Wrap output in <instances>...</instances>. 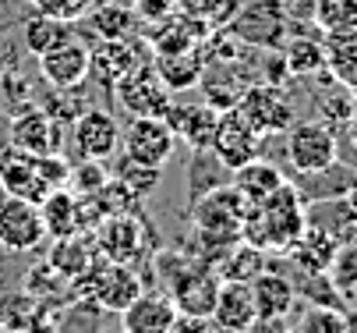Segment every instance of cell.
<instances>
[{"label": "cell", "mask_w": 357, "mask_h": 333, "mask_svg": "<svg viewBox=\"0 0 357 333\" xmlns=\"http://www.w3.org/2000/svg\"><path fill=\"white\" fill-rule=\"evenodd\" d=\"M177 146V135L163 117H131L124 128V156L145 163V167H167Z\"/></svg>", "instance_id": "9"}, {"label": "cell", "mask_w": 357, "mask_h": 333, "mask_svg": "<svg viewBox=\"0 0 357 333\" xmlns=\"http://www.w3.org/2000/svg\"><path fill=\"white\" fill-rule=\"evenodd\" d=\"M206 36H209L206 22L188 15V11H177L167 22L152 25L149 43H152V54H184V50H198Z\"/></svg>", "instance_id": "17"}, {"label": "cell", "mask_w": 357, "mask_h": 333, "mask_svg": "<svg viewBox=\"0 0 357 333\" xmlns=\"http://www.w3.org/2000/svg\"><path fill=\"white\" fill-rule=\"evenodd\" d=\"M326 71L340 85H347L350 92H357V50L354 54H329L326 57Z\"/></svg>", "instance_id": "39"}, {"label": "cell", "mask_w": 357, "mask_h": 333, "mask_svg": "<svg viewBox=\"0 0 357 333\" xmlns=\"http://www.w3.org/2000/svg\"><path fill=\"white\" fill-rule=\"evenodd\" d=\"M61 138H64V124H57L43 107H29L8 124V142L29 156L61 153Z\"/></svg>", "instance_id": "12"}, {"label": "cell", "mask_w": 357, "mask_h": 333, "mask_svg": "<svg viewBox=\"0 0 357 333\" xmlns=\"http://www.w3.org/2000/svg\"><path fill=\"white\" fill-rule=\"evenodd\" d=\"M251 302H255V316H290L294 302H297V288L294 280L273 269H262L251 283Z\"/></svg>", "instance_id": "22"}, {"label": "cell", "mask_w": 357, "mask_h": 333, "mask_svg": "<svg viewBox=\"0 0 357 333\" xmlns=\"http://www.w3.org/2000/svg\"><path fill=\"white\" fill-rule=\"evenodd\" d=\"M248 333H294V330H290L287 316H255Z\"/></svg>", "instance_id": "43"}, {"label": "cell", "mask_w": 357, "mask_h": 333, "mask_svg": "<svg viewBox=\"0 0 357 333\" xmlns=\"http://www.w3.org/2000/svg\"><path fill=\"white\" fill-rule=\"evenodd\" d=\"M96 4H103V0H54V11H50V15H57V18L75 25V22H85V15Z\"/></svg>", "instance_id": "41"}, {"label": "cell", "mask_w": 357, "mask_h": 333, "mask_svg": "<svg viewBox=\"0 0 357 333\" xmlns=\"http://www.w3.org/2000/svg\"><path fill=\"white\" fill-rule=\"evenodd\" d=\"M343 202H347V206H350V209L357 213V174H354V177H350V184H347V192H343Z\"/></svg>", "instance_id": "45"}, {"label": "cell", "mask_w": 357, "mask_h": 333, "mask_svg": "<svg viewBox=\"0 0 357 333\" xmlns=\"http://www.w3.org/2000/svg\"><path fill=\"white\" fill-rule=\"evenodd\" d=\"M71 131H75V146L85 160H110L121 149V124L107 110L85 107L78 121L71 124Z\"/></svg>", "instance_id": "14"}, {"label": "cell", "mask_w": 357, "mask_h": 333, "mask_svg": "<svg viewBox=\"0 0 357 333\" xmlns=\"http://www.w3.org/2000/svg\"><path fill=\"white\" fill-rule=\"evenodd\" d=\"M135 15L145 25L167 22L170 15H177V0H135Z\"/></svg>", "instance_id": "40"}, {"label": "cell", "mask_w": 357, "mask_h": 333, "mask_svg": "<svg viewBox=\"0 0 357 333\" xmlns=\"http://www.w3.org/2000/svg\"><path fill=\"white\" fill-rule=\"evenodd\" d=\"M22 39H25V50L32 57H43L57 46L71 43L75 39V25L57 18V15H46V11H36L25 25H22Z\"/></svg>", "instance_id": "24"}, {"label": "cell", "mask_w": 357, "mask_h": 333, "mask_svg": "<svg viewBox=\"0 0 357 333\" xmlns=\"http://www.w3.org/2000/svg\"><path fill=\"white\" fill-rule=\"evenodd\" d=\"M354 103H357V92H354Z\"/></svg>", "instance_id": "49"}, {"label": "cell", "mask_w": 357, "mask_h": 333, "mask_svg": "<svg viewBox=\"0 0 357 333\" xmlns=\"http://www.w3.org/2000/svg\"><path fill=\"white\" fill-rule=\"evenodd\" d=\"M209 149L216 153V160L227 170H237L241 163L262 156V135L244 121V114L237 107H230V110H220V117H216V131H213Z\"/></svg>", "instance_id": "7"}, {"label": "cell", "mask_w": 357, "mask_h": 333, "mask_svg": "<svg viewBox=\"0 0 357 333\" xmlns=\"http://www.w3.org/2000/svg\"><path fill=\"white\" fill-rule=\"evenodd\" d=\"M46 262L54 266L61 280H75L78 273L92 266V256H89V245L82 242V234H68V237H54V249H50Z\"/></svg>", "instance_id": "30"}, {"label": "cell", "mask_w": 357, "mask_h": 333, "mask_svg": "<svg viewBox=\"0 0 357 333\" xmlns=\"http://www.w3.org/2000/svg\"><path fill=\"white\" fill-rule=\"evenodd\" d=\"M0 92H4L8 107L15 103V107L29 110L32 103H39V96H36V85H32L22 71H4V75H0Z\"/></svg>", "instance_id": "38"}, {"label": "cell", "mask_w": 357, "mask_h": 333, "mask_svg": "<svg viewBox=\"0 0 357 333\" xmlns=\"http://www.w3.org/2000/svg\"><path fill=\"white\" fill-rule=\"evenodd\" d=\"M29 8H36V11H54V0H29Z\"/></svg>", "instance_id": "46"}, {"label": "cell", "mask_w": 357, "mask_h": 333, "mask_svg": "<svg viewBox=\"0 0 357 333\" xmlns=\"http://www.w3.org/2000/svg\"><path fill=\"white\" fill-rule=\"evenodd\" d=\"M142 61H145L142 43H135V39H103L99 46H89V78L114 89Z\"/></svg>", "instance_id": "15"}, {"label": "cell", "mask_w": 357, "mask_h": 333, "mask_svg": "<svg viewBox=\"0 0 357 333\" xmlns=\"http://www.w3.org/2000/svg\"><path fill=\"white\" fill-rule=\"evenodd\" d=\"M89 29L99 36V39H131L135 29H138V15L135 8H124V4H114V0H103L96 4L89 15H85Z\"/></svg>", "instance_id": "28"}, {"label": "cell", "mask_w": 357, "mask_h": 333, "mask_svg": "<svg viewBox=\"0 0 357 333\" xmlns=\"http://www.w3.org/2000/svg\"><path fill=\"white\" fill-rule=\"evenodd\" d=\"M39 75L50 89H78L89 78V46L82 39H71L57 50L39 57Z\"/></svg>", "instance_id": "16"}, {"label": "cell", "mask_w": 357, "mask_h": 333, "mask_svg": "<svg viewBox=\"0 0 357 333\" xmlns=\"http://www.w3.org/2000/svg\"><path fill=\"white\" fill-rule=\"evenodd\" d=\"M29 4V0H0V29H8L18 18V8Z\"/></svg>", "instance_id": "44"}, {"label": "cell", "mask_w": 357, "mask_h": 333, "mask_svg": "<svg viewBox=\"0 0 357 333\" xmlns=\"http://www.w3.org/2000/svg\"><path fill=\"white\" fill-rule=\"evenodd\" d=\"M237 110L244 114V121L259 131V135H283L297 117H294V103L283 92V85L273 82H259L248 85L237 100Z\"/></svg>", "instance_id": "6"}, {"label": "cell", "mask_w": 357, "mask_h": 333, "mask_svg": "<svg viewBox=\"0 0 357 333\" xmlns=\"http://www.w3.org/2000/svg\"><path fill=\"white\" fill-rule=\"evenodd\" d=\"M110 174L128 188L138 202L160 184V167H145V163H138V160H131V156H121V163H117Z\"/></svg>", "instance_id": "34"}, {"label": "cell", "mask_w": 357, "mask_h": 333, "mask_svg": "<svg viewBox=\"0 0 357 333\" xmlns=\"http://www.w3.org/2000/svg\"><path fill=\"white\" fill-rule=\"evenodd\" d=\"M220 273L216 266L209 262H191V266H181L174 276H170V302L177 312H191V316H209L213 312V302H216V291H220Z\"/></svg>", "instance_id": "10"}, {"label": "cell", "mask_w": 357, "mask_h": 333, "mask_svg": "<svg viewBox=\"0 0 357 333\" xmlns=\"http://www.w3.org/2000/svg\"><path fill=\"white\" fill-rule=\"evenodd\" d=\"M216 117H220V110L209 103H188V107L174 103V110L167 114V124L174 128V135H181V142L191 153H209Z\"/></svg>", "instance_id": "19"}, {"label": "cell", "mask_w": 357, "mask_h": 333, "mask_svg": "<svg viewBox=\"0 0 357 333\" xmlns=\"http://www.w3.org/2000/svg\"><path fill=\"white\" fill-rule=\"evenodd\" d=\"M39 216H43L46 237L78 234V195L71 188H54V192L39 202Z\"/></svg>", "instance_id": "26"}, {"label": "cell", "mask_w": 357, "mask_h": 333, "mask_svg": "<svg viewBox=\"0 0 357 333\" xmlns=\"http://www.w3.org/2000/svg\"><path fill=\"white\" fill-rule=\"evenodd\" d=\"M117 100L131 117H163L174 110V92L160 82V75L152 71L149 61H142L138 68H131L117 85Z\"/></svg>", "instance_id": "5"}, {"label": "cell", "mask_w": 357, "mask_h": 333, "mask_svg": "<svg viewBox=\"0 0 357 333\" xmlns=\"http://www.w3.org/2000/svg\"><path fill=\"white\" fill-rule=\"evenodd\" d=\"M230 32L237 39H244L248 46L276 50L287 39V8L280 0H255V4L237 11V18L230 22Z\"/></svg>", "instance_id": "8"}, {"label": "cell", "mask_w": 357, "mask_h": 333, "mask_svg": "<svg viewBox=\"0 0 357 333\" xmlns=\"http://www.w3.org/2000/svg\"><path fill=\"white\" fill-rule=\"evenodd\" d=\"M0 192L4 195H15V199H25V202H43L54 188H50L39 170H36V156L22 153L18 146H8L0 149Z\"/></svg>", "instance_id": "13"}, {"label": "cell", "mask_w": 357, "mask_h": 333, "mask_svg": "<svg viewBox=\"0 0 357 333\" xmlns=\"http://www.w3.org/2000/svg\"><path fill=\"white\" fill-rule=\"evenodd\" d=\"M152 71L160 75V82L170 89V92H184V89H195L202 71H206V61H202L198 50H184V54H152Z\"/></svg>", "instance_id": "25"}, {"label": "cell", "mask_w": 357, "mask_h": 333, "mask_svg": "<svg viewBox=\"0 0 357 333\" xmlns=\"http://www.w3.org/2000/svg\"><path fill=\"white\" fill-rule=\"evenodd\" d=\"M107 181H110V170L103 167V160H82L68 174V188L75 195H96Z\"/></svg>", "instance_id": "37"}, {"label": "cell", "mask_w": 357, "mask_h": 333, "mask_svg": "<svg viewBox=\"0 0 357 333\" xmlns=\"http://www.w3.org/2000/svg\"><path fill=\"white\" fill-rule=\"evenodd\" d=\"M326 92H319V121H326L329 128H347V121L354 117V110H357V103H354V92L347 89V85H340L333 75L326 78Z\"/></svg>", "instance_id": "31"}, {"label": "cell", "mask_w": 357, "mask_h": 333, "mask_svg": "<svg viewBox=\"0 0 357 333\" xmlns=\"http://www.w3.org/2000/svg\"><path fill=\"white\" fill-rule=\"evenodd\" d=\"M347 131H350V142H354V149H357V110H354V117L347 121Z\"/></svg>", "instance_id": "47"}, {"label": "cell", "mask_w": 357, "mask_h": 333, "mask_svg": "<svg viewBox=\"0 0 357 333\" xmlns=\"http://www.w3.org/2000/svg\"><path fill=\"white\" fill-rule=\"evenodd\" d=\"M304 223H308V213H304L297 188L283 181L269 199L248 206L244 223H241V242L262 252H287L297 242V234L304 230Z\"/></svg>", "instance_id": "1"}, {"label": "cell", "mask_w": 357, "mask_h": 333, "mask_svg": "<svg viewBox=\"0 0 357 333\" xmlns=\"http://www.w3.org/2000/svg\"><path fill=\"white\" fill-rule=\"evenodd\" d=\"M280 4H290V0H280Z\"/></svg>", "instance_id": "48"}, {"label": "cell", "mask_w": 357, "mask_h": 333, "mask_svg": "<svg viewBox=\"0 0 357 333\" xmlns=\"http://www.w3.org/2000/svg\"><path fill=\"white\" fill-rule=\"evenodd\" d=\"M283 135L287 160L297 174H326L336 163V128L326 121H294Z\"/></svg>", "instance_id": "4"}, {"label": "cell", "mask_w": 357, "mask_h": 333, "mask_svg": "<svg viewBox=\"0 0 357 333\" xmlns=\"http://www.w3.org/2000/svg\"><path fill=\"white\" fill-rule=\"evenodd\" d=\"M297 333H350L347 312H340L336 305H312L301 316Z\"/></svg>", "instance_id": "36"}, {"label": "cell", "mask_w": 357, "mask_h": 333, "mask_svg": "<svg viewBox=\"0 0 357 333\" xmlns=\"http://www.w3.org/2000/svg\"><path fill=\"white\" fill-rule=\"evenodd\" d=\"M312 15H315L312 22L322 32H340V29L357 25V0H315Z\"/></svg>", "instance_id": "35"}, {"label": "cell", "mask_w": 357, "mask_h": 333, "mask_svg": "<svg viewBox=\"0 0 357 333\" xmlns=\"http://www.w3.org/2000/svg\"><path fill=\"white\" fill-rule=\"evenodd\" d=\"M152 227L131 209H114L96 223V245L107 262H135L152 245Z\"/></svg>", "instance_id": "3"}, {"label": "cell", "mask_w": 357, "mask_h": 333, "mask_svg": "<svg viewBox=\"0 0 357 333\" xmlns=\"http://www.w3.org/2000/svg\"><path fill=\"white\" fill-rule=\"evenodd\" d=\"M177 309L170 302V295H156V291H142L124 312H121V330L124 333H170Z\"/></svg>", "instance_id": "20"}, {"label": "cell", "mask_w": 357, "mask_h": 333, "mask_svg": "<svg viewBox=\"0 0 357 333\" xmlns=\"http://www.w3.org/2000/svg\"><path fill=\"white\" fill-rule=\"evenodd\" d=\"M213 319L209 316H191V312H177L170 323V333H213Z\"/></svg>", "instance_id": "42"}, {"label": "cell", "mask_w": 357, "mask_h": 333, "mask_svg": "<svg viewBox=\"0 0 357 333\" xmlns=\"http://www.w3.org/2000/svg\"><path fill=\"white\" fill-rule=\"evenodd\" d=\"M280 57H283L290 78H315L319 71H326V46H322V39H312V36L283 39Z\"/></svg>", "instance_id": "27"}, {"label": "cell", "mask_w": 357, "mask_h": 333, "mask_svg": "<svg viewBox=\"0 0 357 333\" xmlns=\"http://www.w3.org/2000/svg\"><path fill=\"white\" fill-rule=\"evenodd\" d=\"M0 333H4V326H0Z\"/></svg>", "instance_id": "50"}, {"label": "cell", "mask_w": 357, "mask_h": 333, "mask_svg": "<svg viewBox=\"0 0 357 333\" xmlns=\"http://www.w3.org/2000/svg\"><path fill=\"white\" fill-rule=\"evenodd\" d=\"M329 283L336 288V295H357V237H347V242H340L329 269H326Z\"/></svg>", "instance_id": "32"}, {"label": "cell", "mask_w": 357, "mask_h": 333, "mask_svg": "<svg viewBox=\"0 0 357 333\" xmlns=\"http://www.w3.org/2000/svg\"><path fill=\"white\" fill-rule=\"evenodd\" d=\"M244 213H248V202H244V195L237 192L234 184L213 188V192H206L195 202L191 216H195L198 242L206 245V252L213 249L216 256H223L227 249H234L241 242Z\"/></svg>", "instance_id": "2"}, {"label": "cell", "mask_w": 357, "mask_h": 333, "mask_svg": "<svg viewBox=\"0 0 357 333\" xmlns=\"http://www.w3.org/2000/svg\"><path fill=\"white\" fill-rule=\"evenodd\" d=\"M283 181H287V177H283V170H280L276 163L262 160V156H255V160H248V163H241V167L234 170V188L244 195V202H248V206L269 199Z\"/></svg>", "instance_id": "23"}, {"label": "cell", "mask_w": 357, "mask_h": 333, "mask_svg": "<svg viewBox=\"0 0 357 333\" xmlns=\"http://www.w3.org/2000/svg\"><path fill=\"white\" fill-rule=\"evenodd\" d=\"M213 326L223 333H248V326L255 323V302H251V288L237 280H223L213 312H209Z\"/></svg>", "instance_id": "18"}, {"label": "cell", "mask_w": 357, "mask_h": 333, "mask_svg": "<svg viewBox=\"0 0 357 333\" xmlns=\"http://www.w3.org/2000/svg\"><path fill=\"white\" fill-rule=\"evenodd\" d=\"M43 237H46V230H43V216H39L36 202H25L15 195L0 202V249L4 252H11V256L32 252V249H39Z\"/></svg>", "instance_id": "11"}, {"label": "cell", "mask_w": 357, "mask_h": 333, "mask_svg": "<svg viewBox=\"0 0 357 333\" xmlns=\"http://www.w3.org/2000/svg\"><path fill=\"white\" fill-rule=\"evenodd\" d=\"M336 249H340V242H336L326 227L304 223V230L297 234V242L287 249V256H290L294 266L304 269V273H326L329 262H333V256H336Z\"/></svg>", "instance_id": "21"}, {"label": "cell", "mask_w": 357, "mask_h": 333, "mask_svg": "<svg viewBox=\"0 0 357 333\" xmlns=\"http://www.w3.org/2000/svg\"><path fill=\"white\" fill-rule=\"evenodd\" d=\"M177 11L202 18L209 25V32H216V29H230V22L241 11V0H177Z\"/></svg>", "instance_id": "33"}, {"label": "cell", "mask_w": 357, "mask_h": 333, "mask_svg": "<svg viewBox=\"0 0 357 333\" xmlns=\"http://www.w3.org/2000/svg\"><path fill=\"white\" fill-rule=\"evenodd\" d=\"M266 269V252L255 249L248 242H237L234 249H227L216 262V273L220 280H237V283H251L255 276H259Z\"/></svg>", "instance_id": "29"}]
</instances>
